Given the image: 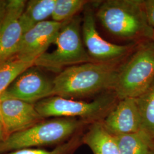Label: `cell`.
<instances>
[{"instance_id": "obj_1", "label": "cell", "mask_w": 154, "mask_h": 154, "mask_svg": "<svg viewBox=\"0 0 154 154\" xmlns=\"http://www.w3.org/2000/svg\"><path fill=\"white\" fill-rule=\"evenodd\" d=\"M119 69L116 61L91 62L67 67L53 80V96L84 97L114 90Z\"/></svg>"}, {"instance_id": "obj_2", "label": "cell", "mask_w": 154, "mask_h": 154, "mask_svg": "<svg viewBox=\"0 0 154 154\" xmlns=\"http://www.w3.org/2000/svg\"><path fill=\"white\" fill-rule=\"evenodd\" d=\"M96 16L112 35L127 39L152 40L154 29L147 21L143 0H107L103 2Z\"/></svg>"}, {"instance_id": "obj_3", "label": "cell", "mask_w": 154, "mask_h": 154, "mask_svg": "<svg viewBox=\"0 0 154 154\" xmlns=\"http://www.w3.org/2000/svg\"><path fill=\"white\" fill-rule=\"evenodd\" d=\"M154 82V42L143 41L126 62L117 76L114 92L117 98H137Z\"/></svg>"}, {"instance_id": "obj_4", "label": "cell", "mask_w": 154, "mask_h": 154, "mask_svg": "<svg viewBox=\"0 0 154 154\" xmlns=\"http://www.w3.org/2000/svg\"><path fill=\"white\" fill-rule=\"evenodd\" d=\"M81 21V17L77 15L63 22L54 42L56 49L41 55L34 66L55 72L66 66L94 62L83 45Z\"/></svg>"}, {"instance_id": "obj_5", "label": "cell", "mask_w": 154, "mask_h": 154, "mask_svg": "<svg viewBox=\"0 0 154 154\" xmlns=\"http://www.w3.org/2000/svg\"><path fill=\"white\" fill-rule=\"evenodd\" d=\"M83 125L75 118H61L38 122L14 132L0 142V153L59 143L69 138Z\"/></svg>"}, {"instance_id": "obj_6", "label": "cell", "mask_w": 154, "mask_h": 154, "mask_svg": "<svg viewBox=\"0 0 154 154\" xmlns=\"http://www.w3.org/2000/svg\"><path fill=\"white\" fill-rule=\"evenodd\" d=\"M116 98L114 92L106 93L90 102L54 95L38 101L35 108L42 118L80 117L83 121H94L107 115L114 107Z\"/></svg>"}, {"instance_id": "obj_7", "label": "cell", "mask_w": 154, "mask_h": 154, "mask_svg": "<svg viewBox=\"0 0 154 154\" xmlns=\"http://www.w3.org/2000/svg\"><path fill=\"white\" fill-rule=\"evenodd\" d=\"M82 21L83 41L88 54L94 62L118 61L128 53L129 46L111 43L100 35L96 28L93 10L90 6L85 8Z\"/></svg>"}, {"instance_id": "obj_8", "label": "cell", "mask_w": 154, "mask_h": 154, "mask_svg": "<svg viewBox=\"0 0 154 154\" xmlns=\"http://www.w3.org/2000/svg\"><path fill=\"white\" fill-rule=\"evenodd\" d=\"M53 81L33 66L17 77L1 96L34 104L53 96Z\"/></svg>"}, {"instance_id": "obj_9", "label": "cell", "mask_w": 154, "mask_h": 154, "mask_svg": "<svg viewBox=\"0 0 154 154\" xmlns=\"http://www.w3.org/2000/svg\"><path fill=\"white\" fill-rule=\"evenodd\" d=\"M63 22L45 21L24 33L13 57L26 62H33L54 44Z\"/></svg>"}, {"instance_id": "obj_10", "label": "cell", "mask_w": 154, "mask_h": 154, "mask_svg": "<svg viewBox=\"0 0 154 154\" xmlns=\"http://www.w3.org/2000/svg\"><path fill=\"white\" fill-rule=\"evenodd\" d=\"M26 1L9 0L4 20L0 26V63L13 58L23 35L20 17Z\"/></svg>"}, {"instance_id": "obj_11", "label": "cell", "mask_w": 154, "mask_h": 154, "mask_svg": "<svg viewBox=\"0 0 154 154\" xmlns=\"http://www.w3.org/2000/svg\"><path fill=\"white\" fill-rule=\"evenodd\" d=\"M1 112L8 136L32 126L42 118L35 109V104L2 96Z\"/></svg>"}, {"instance_id": "obj_12", "label": "cell", "mask_w": 154, "mask_h": 154, "mask_svg": "<svg viewBox=\"0 0 154 154\" xmlns=\"http://www.w3.org/2000/svg\"><path fill=\"white\" fill-rule=\"evenodd\" d=\"M102 123L105 130L113 136L140 130L141 120L136 99L119 100Z\"/></svg>"}, {"instance_id": "obj_13", "label": "cell", "mask_w": 154, "mask_h": 154, "mask_svg": "<svg viewBox=\"0 0 154 154\" xmlns=\"http://www.w3.org/2000/svg\"><path fill=\"white\" fill-rule=\"evenodd\" d=\"M93 154H121L114 137L105 130L102 122H95L83 138Z\"/></svg>"}, {"instance_id": "obj_14", "label": "cell", "mask_w": 154, "mask_h": 154, "mask_svg": "<svg viewBox=\"0 0 154 154\" xmlns=\"http://www.w3.org/2000/svg\"><path fill=\"white\" fill-rule=\"evenodd\" d=\"M56 0H30L20 17L23 34L51 17Z\"/></svg>"}, {"instance_id": "obj_15", "label": "cell", "mask_w": 154, "mask_h": 154, "mask_svg": "<svg viewBox=\"0 0 154 154\" xmlns=\"http://www.w3.org/2000/svg\"><path fill=\"white\" fill-rule=\"evenodd\" d=\"M114 137L121 154H149L154 146V140L142 130Z\"/></svg>"}, {"instance_id": "obj_16", "label": "cell", "mask_w": 154, "mask_h": 154, "mask_svg": "<svg viewBox=\"0 0 154 154\" xmlns=\"http://www.w3.org/2000/svg\"><path fill=\"white\" fill-rule=\"evenodd\" d=\"M141 120V130L154 141V82L144 93L135 98Z\"/></svg>"}, {"instance_id": "obj_17", "label": "cell", "mask_w": 154, "mask_h": 154, "mask_svg": "<svg viewBox=\"0 0 154 154\" xmlns=\"http://www.w3.org/2000/svg\"><path fill=\"white\" fill-rule=\"evenodd\" d=\"M33 66V62H23L15 57L0 63V96L21 74Z\"/></svg>"}, {"instance_id": "obj_18", "label": "cell", "mask_w": 154, "mask_h": 154, "mask_svg": "<svg viewBox=\"0 0 154 154\" xmlns=\"http://www.w3.org/2000/svg\"><path fill=\"white\" fill-rule=\"evenodd\" d=\"M88 2L85 0H56L51 16L53 21L64 22L72 19L86 6Z\"/></svg>"}, {"instance_id": "obj_19", "label": "cell", "mask_w": 154, "mask_h": 154, "mask_svg": "<svg viewBox=\"0 0 154 154\" xmlns=\"http://www.w3.org/2000/svg\"><path fill=\"white\" fill-rule=\"evenodd\" d=\"M70 144H66L52 151L42 149H23L13 151L6 154H63L69 149Z\"/></svg>"}, {"instance_id": "obj_20", "label": "cell", "mask_w": 154, "mask_h": 154, "mask_svg": "<svg viewBox=\"0 0 154 154\" xmlns=\"http://www.w3.org/2000/svg\"><path fill=\"white\" fill-rule=\"evenodd\" d=\"M143 6L149 25L154 29V0L143 1Z\"/></svg>"}, {"instance_id": "obj_21", "label": "cell", "mask_w": 154, "mask_h": 154, "mask_svg": "<svg viewBox=\"0 0 154 154\" xmlns=\"http://www.w3.org/2000/svg\"><path fill=\"white\" fill-rule=\"evenodd\" d=\"M9 1L0 0V26L5 17Z\"/></svg>"}, {"instance_id": "obj_22", "label": "cell", "mask_w": 154, "mask_h": 154, "mask_svg": "<svg viewBox=\"0 0 154 154\" xmlns=\"http://www.w3.org/2000/svg\"><path fill=\"white\" fill-rule=\"evenodd\" d=\"M5 135H6L5 127L3 125V123L0 121V142L4 140L6 137Z\"/></svg>"}, {"instance_id": "obj_23", "label": "cell", "mask_w": 154, "mask_h": 154, "mask_svg": "<svg viewBox=\"0 0 154 154\" xmlns=\"http://www.w3.org/2000/svg\"><path fill=\"white\" fill-rule=\"evenodd\" d=\"M0 121L2 123V116H1V96H0Z\"/></svg>"}, {"instance_id": "obj_24", "label": "cell", "mask_w": 154, "mask_h": 154, "mask_svg": "<svg viewBox=\"0 0 154 154\" xmlns=\"http://www.w3.org/2000/svg\"><path fill=\"white\" fill-rule=\"evenodd\" d=\"M149 154H154V146L152 148Z\"/></svg>"}, {"instance_id": "obj_25", "label": "cell", "mask_w": 154, "mask_h": 154, "mask_svg": "<svg viewBox=\"0 0 154 154\" xmlns=\"http://www.w3.org/2000/svg\"><path fill=\"white\" fill-rule=\"evenodd\" d=\"M152 41H153V42H154V38H153V39H152Z\"/></svg>"}]
</instances>
